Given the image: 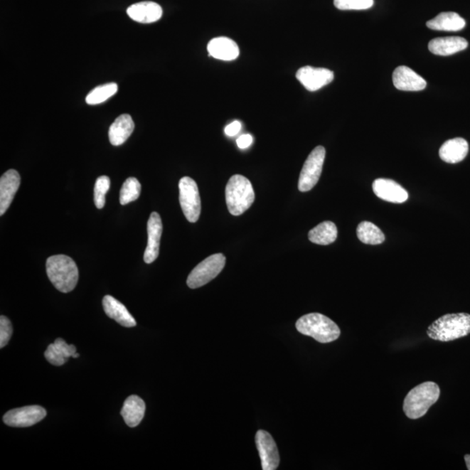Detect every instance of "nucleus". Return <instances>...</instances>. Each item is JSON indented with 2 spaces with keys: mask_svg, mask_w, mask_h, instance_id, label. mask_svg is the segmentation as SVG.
<instances>
[{
  "mask_svg": "<svg viewBox=\"0 0 470 470\" xmlns=\"http://www.w3.org/2000/svg\"><path fill=\"white\" fill-rule=\"evenodd\" d=\"M470 333V314L466 313L449 314L434 321L427 330L431 339L452 341L467 336Z\"/></svg>",
  "mask_w": 470,
  "mask_h": 470,
  "instance_id": "nucleus-1",
  "label": "nucleus"
},
{
  "mask_svg": "<svg viewBox=\"0 0 470 470\" xmlns=\"http://www.w3.org/2000/svg\"><path fill=\"white\" fill-rule=\"evenodd\" d=\"M46 273L50 282L62 293H70L79 281V269L69 256L58 255L46 260Z\"/></svg>",
  "mask_w": 470,
  "mask_h": 470,
  "instance_id": "nucleus-2",
  "label": "nucleus"
},
{
  "mask_svg": "<svg viewBox=\"0 0 470 470\" xmlns=\"http://www.w3.org/2000/svg\"><path fill=\"white\" fill-rule=\"evenodd\" d=\"M440 394V388L433 382L423 383L412 388L404 399V413L413 420L424 417L430 407L438 401Z\"/></svg>",
  "mask_w": 470,
  "mask_h": 470,
  "instance_id": "nucleus-3",
  "label": "nucleus"
},
{
  "mask_svg": "<svg viewBox=\"0 0 470 470\" xmlns=\"http://www.w3.org/2000/svg\"><path fill=\"white\" fill-rule=\"evenodd\" d=\"M295 326L302 335L313 337L321 343H332L341 336V329L336 322L319 313L303 316Z\"/></svg>",
  "mask_w": 470,
  "mask_h": 470,
  "instance_id": "nucleus-4",
  "label": "nucleus"
},
{
  "mask_svg": "<svg viewBox=\"0 0 470 470\" xmlns=\"http://www.w3.org/2000/svg\"><path fill=\"white\" fill-rule=\"evenodd\" d=\"M255 199V193L248 178L235 174L226 186V202L229 213L239 216L250 209Z\"/></svg>",
  "mask_w": 470,
  "mask_h": 470,
  "instance_id": "nucleus-5",
  "label": "nucleus"
},
{
  "mask_svg": "<svg viewBox=\"0 0 470 470\" xmlns=\"http://www.w3.org/2000/svg\"><path fill=\"white\" fill-rule=\"evenodd\" d=\"M225 265H226V257L223 254L209 256L194 267L188 275L186 284L192 289L208 284L212 279L218 277Z\"/></svg>",
  "mask_w": 470,
  "mask_h": 470,
  "instance_id": "nucleus-6",
  "label": "nucleus"
},
{
  "mask_svg": "<svg viewBox=\"0 0 470 470\" xmlns=\"http://www.w3.org/2000/svg\"><path fill=\"white\" fill-rule=\"evenodd\" d=\"M325 157L326 150L324 146H316L311 151L303 165L299 178L298 188L301 192H309L318 183L324 168Z\"/></svg>",
  "mask_w": 470,
  "mask_h": 470,
  "instance_id": "nucleus-7",
  "label": "nucleus"
},
{
  "mask_svg": "<svg viewBox=\"0 0 470 470\" xmlns=\"http://www.w3.org/2000/svg\"><path fill=\"white\" fill-rule=\"evenodd\" d=\"M178 189L182 211L189 223H196L199 220L201 212V197L197 183L192 178L183 177L178 183Z\"/></svg>",
  "mask_w": 470,
  "mask_h": 470,
  "instance_id": "nucleus-8",
  "label": "nucleus"
},
{
  "mask_svg": "<svg viewBox=\"0 0 470 470\" xmlns=\"http://www.w3.org/2000/svg\"><path fill=\"white\" fill-rule=\"evenodd\" d=\"M46 417V410L41 406L33 405L11 410L4 415L6 425L15 428H26L40 422Z\"/></svg>",
  "mask_w": 470,
  "mask_h": 470,
  "instance_id": "nucleus-9",
  "label": "nucleus"
},
{
  "mask_svg": "<svg viewBox=\"0 0 470 470\" xmlns=\"http://www.w3.org/2000/svg\"><path fill=\"white\" fill-rule=\"evenodd\" d=\"M297 78L306 90L316 92L332 82L335 75L327 68L303 67L298 70Z\"/></svg>",
  "mask_w": 470,
  "mask_h": 470,
  "instance_id": "nucleus-10",
  "label": "nucleus"
},
{
  "mask_svg": "<svg viewBox=\"0 0 470 470\" xmlns=\"http://www.w3.org/2000/svg\"><path fill=\"white\" fill-rule=\"evenodd\" d=\"M256 444L262 460L263 470H275L279 464V456L277 444L269 432L259 430L256 434Z\"/></svg>",
  "mask_w": 470,
  "mask_h": 470,
  "instance_id": "nucleus-11",
  "label": "nucleus"
},
{
  "mask_svg": "<svg viewBox=\"0 0 470 470\" xmlns=\"http://www.w3.org/2000/svg\"><path fill=\"white\" fill-rule=\"evenodd\" d=\"M162 231L163 226L160 215L156 212L151 213L149 223H147L149 240H147V246L145 254H144V260L146 264L153 263L160 254Z\"/></svg>",
  "mask_w": 470,
  "mask_h": 470,
  "instance_id": "nucleus-12",
  "label": "nucleus"
},
{
  "mask_svg": "<svg viewBox=\"0 0 470 470\" xmlns=\"http://www.w3.org/2000/svg\"><path fill=\"white\" fill-rule=\"evenodd\" d=\"M375 196L392 203L401 204L409 199V193L403 186L390 178H378L373 183Z\"/></svg>",
  "mask_w": 470,
  "mask_h": 470,
  "instance_id": "nucleus-13",
  "label": "nucleus"
},
{
  "mask_svg": "<svg viewBox=\"0 0 470 470\" xmlns=\"http://www.w3.org/2000/svg\"><path fill=\"white\" fill-rule=\"evenodd\" d=\"M393 83L398 90L407 92L424 90L427 87L426 80L405 65H401L395 70Z\"/></svg>",
  "mask_w": 470,
  "mask_h": 470,
  "instance_id": "nucleus-14",
  "label": "nucleus"
},
{
  "mask_svg": "<svg viewBox=\"0 0 470 470\" xmlns=\"http://www.w3.org/2000/svg\"><path fill=\"white\" fill-rule=\"evenodd\" d=\"M19 185L21 176L16 170L10 169L0 178V215H5L13 202Z\"/></svg>",
  "mask_w": 470,
  "mask_h": 470,
  "instance_id": "nucleus-15",
  "label": "nucleus"
},
{
  "mask_svg": "<svg viewBox=\"0 0 470 470\" xmlns=\"http://www.w3.org/2000/svg\"><path fill=\"white\" fill-rule=\"evenodd\" d=\"M127 13L133 21L142 24H151L160 21L163 11L159 4L144 1L134 4L128 7Z\"/></svg>",
  "mask_w": 470,
  "mask_h": 470,
  "instance_id": "nucleus-16",
  "label": "nucleus"
},
{
  "mask_svg": "<svg viewBox=\"0 0 470 470\" xmlns=\"http://www.w3.org/2000/svg\"><path fill=\"white\" fill-rule=\"evenodd\" d=\"M209 56L224 61L235 60L240 55V49L236 42L227 37L213 38L208 43Z\"/></svg>",
  "mask_w": 470,
  "mask_h": 470,
  "instance_id": "nucleus-17",
  "label": "nucleus"
},
{
  "mask_svg": "<svg viewBox=\"0 0 470 470\" xmlns=\"http://www.w3.org/2000/svg\"><path fill=\"white\" fill-rule=\"evenodd\" d=\"M103 309L108 317L117 321L119 324L125 328L135 327L136 321L122 302L116 300L111 295H106L103 298Z\"/></svg>",
  "mask_w": 470,
  "mask_h": 470,
  "instance_id": "nucleus-18",
  "label": "nucleus"
},
{
  "mask_svg": "<svg viewBox=\"0 0 470 470\" xmlns=\"http://www.w3.org/2000/svg\"><path fill=\"white\" fill-rule=\"evenodd\" d=\"M469 43L461 37L437 38L431 41L429 50L433 54L449 56L468 48Z\"/></svg>",
  "mask_w": 470,
  "mask_h": 470,
  "instance_id": "nucleus-19",
  "label": "nucleus"
},
{
  "mask_svg": "<svg viewBox=\"0 0 470 470\" xmlns=\"http://www.w3.org/2000/svg\"><path fill=\"white\" fill-rule=\"evenodd\" d=\"M469 153V144L462 138H454L444 143L439 151L442 161L456 164L464 160Z\"/></svg>",
  "mask_w": 470,
  "mask_h": 470,
  "instance_id": "nucleus-20",
  "label": "nucleus"
},
{
  "mask_svg": "<svg viewBox=\"0 0 470 470\" xmlns=\"http://www.w3.org/2000/svg\"><path fill=\"white\" fill-rule=\"evenodd\" d=\"M145 412V402L137 395H131L124 402L120 414H122L127 425L130 428H134L141 422Z\"/></svg>",
  "mask_w": 470,
  "mask_h": 470,
  "instance_id": "nucleus-21",
  "label": "nucleus"
},
{
  "mask_svg": "<svg viewBox=\"0 0 470 470\" xmlns=\"http://www.w3.org/2000/svg\"><path fill=\"white\" fill-rule=\"evenodd\" d=\"M134 130V122L129 114L119 115L110 128V141L112 146H120L127 141Z\"/></svg>",
  "mask_w": 470,
  "mask_h": 470,
  "instance_id": "nucleus-22",
  "label": "nucleus"
},
{
  "mask_svg": "<svg viewBox=\"0 0 470 470\" xmlns=\"http://www.w3.org/2000/svg\"><path fill=\"white\" fill-rule=\"evenodd\" d=\"M466 21L459 14L449 11L442 13L436 18L427 22V26L434 31H445V32H457L464 28Z\"/></svg>",
  "mask_w": 470,
  "mask_h": 470,
  "instance_id": "nucleus-23",
  "label": "nucleus"
},
{
  "mask_svg": "<svg viewBox=\"0 0 470 470\" xmlns=\"http://www.w3.org/2000/svg\"><path fill=\"white\" fill-rule=\"evenodd\" d=\"M76 353V347L68 345L63 339L59 338L54 343L50 344L45 352L46 359L54 366H62Z\"/></svg>",
  "mask_w": 470,
  "mask_h": 470,
  "instance_id": "nucleus-24",
  "label": "nucleus"
},
{
  "mask_svg": "<svg viewBox=\"0 0 470 470\" xmlns=\"http://www.w3.org/2000/svg\"><path fill=\"white\" fill-rule=\"evenodd\" d=\"M338 230L336 225L332 221H324L316 228L311 229L309 239L311 242L322 246L335 242L337 239Z\"/></svg>",
  "mask_w": 470,
  "mask_h": 470,
  "instance_id": "nucleus-25",
  "label": "nucleus"
},
{
  "mask_svg": "<svg viewBox=\"0 0 470 470\" xmlns=\"http://www.w3.org/2000/svg\"><path fill=\"white\" fill-rule=\"evenodd\" d=\"M356 234L361 242L368 245H379L384 242L385 235L380 229L370 221H363L356 229Z\"/></svg>",
  "mask_w": 470,
  "mask_h": 470,
  "instance_id": "nucleus-26",
  "label": "nucleus"
},
{
  "mask_svg": "<svg viewBox=\"0 0 470 470\" xmlns=\"http://www.w3.org/2000/svg\"><path fill=\"white\" fill-rule=\"evenodd\" d=\"M118 91V85L116 83H108L99 85L88 93L85 101L88 105H98L111 98Z\"/></svg>",
  "mask_w": 470,
  "mask_h": 470,
  "instance_id": "nucleus-27",
  "label": "nucleus"
},
{
  "mask_svg": "<svg viewBox=\"0 0 470 470\" xmlns=\"http://www.w3.org/2000/svg\"><path fill=\"white\" fill-rule=\"evenodd\" d=\"M141 185L137 178L134 177L128 178L124 182L122 189H120L119 202L122 205H127L139 199L141 196Z\"/></svg>",
  "mask_w": 470,
  "mask_h": 470,
  "instance_id": "nucleus-28",
  "label": "nucleus"
},
{
  "mask_svg": "<svg viewBox=\"0 0 470 470\" xmlns=\"http://www.w3.org/2000/svg\"><path fill=\"white\" fill-rule=\"evenodd\" d=\"M110 188V178L106 176L97 178L95 186V203L96 208L102 209L106 204V194Z\"/></svg>",
  "mask_w": 470,
  "mask_h": 470,
  "instance_id": "nucleus-29",
  "label": "nucleus"
},
{
  "mask_svg": "<svg viewBox=\"0 0 470 470\" xmlns=\"http://www.w3.org/2000/svg\"><path fill=\"white\" fill-rule=\"evenodd\" d=\"M337 9L341 11H360L371 9L374 0H333Z\"/></svg>",
  "mask_w": 470,
  "mask_h": 470,
  "instance_id": "nucleus-30",
  "label": "nucleus"
},
{
  "mask_svg": "<svg viewBox=\"0 0 470 470\" xmlns=\"http://www.w3.org/2000/svg\"><path fill=\"white\" fill-rule=\"evenodd\" d=\"M13 335V326L6 316L0 317V348H3L9 344Z\"/></svg>",
  "mask_w": 470,
  "mask_h": 470,
  "instance_id": "nucleus-31",
  "label": "nucleus"
},
{
  "mask_svg": "<svg viewBox=\"0 0 470 470\" xmlns=\"http://www.w3.org/2000/svg\"><path fill=\"white\" fill-rule=\"evenodd\" d=\"M242 129V123L235 120V122L229 124L228 126L225 128V134H226L229 137H233L239 134V132Z\"/></svg>",
  "mask_w": 470,
  "mask_h": 470,
  "instance_id": "nucleus-32",
  "label": "nucleus"
},
{
  "mask_svg": "<svg viewBox=\"0 0 470 470\" xmlns=\"http://www.w3.org/2000/svg\"><path fill=\"white\" fill-rule=\"evenodd\" d=\"M236 142L240 149H246L252 145V137L250 134H243L237 139Z\"/></svg>",
  "mask_w": 470,
  "mask_h": 470,
  "instance_id": "nucleus-33",
  "label": "nucleus"
},
{
  "mask_svg": "<svg viewBox=\"0 0 470 470\" xmlns=\"http://www.w3.org/2000/svg\"><path fill=\"white\" fill-rule=\"evenodd\" d=\"M466 465H467V469L470 470V454H466L464 456Z\"/></svg>",
  "mask_w": 470,
  "mask_h": 470,
  "instance_id": "nucleus-34",
  "label": "nucleus"
},
{
  "mask_svg": "<svg viewBox=\"0 0 470 470\" xmlns=\"http://www.w3.org/2000/svg\"><path fill=\"white\" fill-rule=\"evenodd\" d=\"M73 358H78V357H80L79 353H75V355L73 356Z\"/></svg>",
  "mask_w": 470,
  "mask_h": 470,
  "instance_id": "nucleus-35",
  "label": "nucleus"
}]
</instances>
